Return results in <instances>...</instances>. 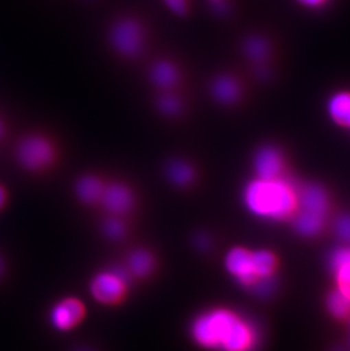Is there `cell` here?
<instances>
[{"mask_svg": "<svg viewBox=\"0 0 350 351\" xmlns=\"http://www.w3.org/2000/svg\"><path fill=\"white\" fill-rule=\"evenodd\" d=\"M84 314V308L78 299L67 298L54 306L50 313V321L60 331L74 328Z\"/></svg>", "mask_w": 350, "mask_h": 351, "instance_id": "cell-13", "label": "cell"}, {"mask_svg": "<svg viewBox=\"0 0 350 351\" xmlns=\"http://www.w3.org/2000/svg\"><path fill=\"white\" fill-rule=\"evenodd\" d=\"M239 53L250 69L251 74L259 77L266 60L271 56V45L268 40L258 34H247L238 45Z\"/></svg>", "mask_w": 350, "mask_h": 351, "instance_id": "cell-11", "label": "cell"}, {"mask_svg": "<svg viewBox=\"0 0 350 351\" xmlns=\"http://www.w3.org/2000/svg\"><path fill=\"white\" fill-rule=\"evenodd\" d=\"M334 351H346V350H345V349H342V348H337V349H334Z\"/></svg>", "mask_w": 350, "mask_h": 351, "instance_id": "cell-31", "label": "cell"}, {"mask_svg": "<svg viewBox=\"0 0 350 351\" xmlns=\"http://www.w3.org/2000/svg\"><path fill=\"white\" fill-rule=\"evenodd\" d=\"M7 132L6 119H3V115L0 114V140L3 139Z\"/></svg>", "mask_w": 350, "mask_h": 351, "instance_id": "cell-28", "label": "cell"}, {"mask_svg": "<svg viewBox=\"0 0 350 351\" xmlns=\"http://www.w3.org/2000/svg\"><path fill=\"white\" fill-rule=\"evenodd\" d=\"M344 264L350 265V247H340L331 252L330 258H329L330 269H334L336 266L344 265Z\"/></svg>", "mask_w": 350, "mask_h": 351, "instance_id": "cell-24", "label": "cell"}, {"mask_svg": "<svg viewBox=\"0 0 350 351\" xmlns=\"http://www.w3.org/2000/svg\"><path fill=\"white\" fill-rule=\"evenodd\" d=\"M129 275L123 269H113L100 273L93 278L91 293L98 302L113 304L122 298Z\"/></svg>", "mask_w": 350, "mask_h": 351, "instance_id": "cell-10", "label": "cell"}, {"mask_svg": "<svg viewBox=\"0 0 350 351\" xmlns=\"http://www.w3.org/2000/svg\"><path fill=\"white\" fill-rule=\"evenodd\" d=\"M327 308L334 317L346 318L350 315V298L339 290L331 292L327 298Z\"/></svg>", "mask_w": 350, "mask_h": 351, "instance_id": "cell-20", "label": "cell"}, {"mask_svg": "<svg viewBox=\"0 0 350 351\" xmlns=\"http://www.w3.org/2000/svg\"><path fill=\"white\" fill-rule=\"evenodd\" d=\"M140 71L147 93L195 88L188 60L182 53L173 49L157 47Z\"/></svg>", "mask_w": 350, "mask_h": 351, "instance_id": "cell-5", "label": "cell"}, {"mask_svg": "<svg viewBox=\"0 0 350 351\" xmlns=\"http://www.w3.org/2000/svg\"><path fill=\"white\" fill-rule=\"evenodd\" d=\"M147 107L149 113L162 122L182 124L195 114V88L148 91Z\"/></svg>", "mask_w": 350, "mask_h": 351, "instance_id": "cell-7", "label": "cell"}, {"mask_svg": "<svg viewBox=\"0 0 350 351\" xmlns=\"http://www.w3.org/2000/svg\"><path fill=\"white\" fill-rule=\"evenodd\" d=\"M57 157L56 140L45 131L27 133L17 143V160L27 171L39 172L49 169L56 162Z\"/></svg>", "mask_w": 350, "mask_h": 351, "instance_id": "cell-9", "label": "cell"}, {"mask_svg": "<svg viewBox=\"0 0 350 351\" xmlns=\"http://www.w3.org/2000/svg\"><path fill=\"white\" fill-rule=\"evenodd\" d=\"M104 232L113 240H119L126 233V226L117 217H110L104 223Z\"/></svg>", "mask_w": 350, "mask_h": 351, "instance_id": "cell-23", "label": "cell"}, {"mask_svg": "<svg viewBox=\"0 0 350 351\" xmlns=\"http://www.w3.org/2000/svg\"><path fill=\"white\" fill-rule=\"evenodd\" d=\"M128 265H129L130 272L133 275L139 276V278H145L152 273L154 266H155V262H154V257L150 252L140 249V250L133 252L129 256Z\"/></svg>", "mask_w": 350, "mask_h": 351, "instance_id": "cell-18", "label": "cell"}, {"mask_svg": "<svg viewBox=\"0 0 350 351\" xmlns=\"http://www.w3.org/2000/svg\"><path fill=\"white\" fill-rule=\"evenodd\" d=\"M205 95L215 107L224 110H237L246 103L249 95L245 74L233 69L211 72L205 81Z\"/></svg>", "mask_w": 350, "mask_h": 351, "instance_id": "cell-6", "label": "cell"}, {"mask_svg": "<svg viewBox=\"0 0 350 351\" xmlns=\"http://www.w3.org/2000/svg\"><path fill=\"white\" fill-rule=\"evenodd\" d=\"M334 231L344 242L350 243V215H341L334 222Z\"/></svg>", "mask_w": 350, "mask_h": 351, "instance_id": "cell-25", "label": "cell"}, {"mask_svg": "<svg viewBox=\"0 0 350 351\" xmlns=\"http://www.w3.org/2000/svg\"><path fill=\"white\" fill-rule=\"evenodd\" d=\"M206 12L216 20H228L235 10L233 0H202Z\"/></svg>", "mask_w": 350, "mask_h": 351, "instance_id": "cell-19", "label": "cell"}, {"mask_svg": "<svg viewBox=\"0 0 350 351\" xmlns=\"http://www.w3.org/2000/svg\"><path fill=\"white\" fill-rule=\"evenodd\" d=\"M325 108L331 122L350 130V90H339L332 93Z\"/></svg>", "mask_w": 350, "mask_h": 351, "instance_id": "cell-15", "label": "cell"}, {"mask_svg": "<svg viewBox=\"0 0 350 351\" xmlns=\"http://www.w3.org/2000/svg\"><path fill=\"white\" fill-rule=\"evenodd\" d=\"M192 339L200 347L218 351H255L259 342L256 325L225 308L209 309L192 322Z\"/></svg>", "mask_w": 350, "mask_h": 351, "instance_id": "cell-2", "label": "cell"}, {"mask_svg": "<svg viewBox=\"0 0 350 351\" xmlns=\"http://www.w3.org/2000/svg\"><path fill=\"white\" fill-rule=\"evenodd\" d=\"M74 1L86 5V6H96V5H100V3H104L105 0H74Z\"/></svg>", "mask_w": 350, "mask_h": 351, "instance_id": "cell-29", "label": "cell"}, {"mask_svg": "<svg viewBox=\"0 0 350 351\" xmlns=\"http://www.w3.org/2000/svg\"><path fill=\"white\" fill-rule=\"evenodd\" d=\"M76 195L86 204L100 202L103 195L105 184L100 178L95 176H84L76 182Z\"/></svg>", "mask_w": 350, "mask_h": 351, "instance_id": "cell-17", "label": "cell"}, {"mask_svg": "<svg viewBox=\"0 0 350 351\" xmlns=\"http://www.w3.org/2000/svg\"><path fill=\"white\" fill-rule=\"evenodd\" d=\"M5 199H6V193H5V191H3V188L0 186V208H1V206L3 205Z\"/></svg>", "mask_w": 350, "mask_h": 351, "instance_id": "cell-30", "label": "cell"}, {"mask_svg": "<svg viewBox=\"0 0 350 351\" xmlns=\"http://www.w3.org/2000/svg\"><path fill=\"white\" fill-rule=\"evenodd\" d=\"M349 328H350V321H349Z\"/></svg>", "mask_w": 350, "mask_h": 351, "instance_id": "cell-34", "label": "cell"}, {"mask_svg": "<svg viewBox=\"0 0 350 351\" xmlns=\"http://www.w3.org/2000/svg\"><path fill=\"white\" fill-rule=\"evenodd\" d=\"M225 266L240 285L250 289L258 297H268L275 290V258L271 252L232 249L225 257Z\"/></svg>", "mask_w": 350, "mask_h": 351, "instance_id": "cell-4", "label": "cell"}, {"mask_svg": "<svg viewBox=\"0 0 350 351\" xmlns=\"http://www.w3.org/2000/svg\"><path fill=\"white\" fill-rule=\"evenodd\" d=\"M329 213V198L316 184L305 186L298 191L297 209L294 212V229L304 237H314L323 230Z\"/></svg>", "mask_w": 350, "mask_h": 351, "instance_id": "cell-8", "label": "cell"}, {"mask_svg": "<svg viewBox=\"0 0 350 351\" xmlns=\"http://www.w3.org/2000/svg\"><path fill=\"white\" fill-rule=\"evenodd\" d=\"M195 245H197V248L202 252H206L209 250L211 247V239L205 234L197 235L195 238Z\"/></svg>", "mask_w": 350, "mask_h": 351, "instance_id": "cell-27", "label": "cell"}, {"mask_svg": "<svg viewBox=\"0 0 350 351\" xmlns=\"http://www.w3.org/2000/svg\"><path fill=\"white\" fill-rule=\"evenodd\" d=\"M283 167V157L275 147H261L255 155L254 169L257 179H278L282 176Z\"/></svg>", "mask_w": 350, "mask_h": 351, "instance_id": "cell-12", "label": "cell"}, {"mask_svg": "<svg viewBox=\"0 0 350 351\" xmlns=\"http://www.w3.org/2000/svg\"><path fill=\"white\" fill-rule=\"evenodd\" d=\"M162 3L178 20H188L195 13V0H162Z\"/></svg>", "mask_w": 350, "mask_h": 351, "instance_id": "cell-21", "label": "cell"}, {"mask_svg": "<svg viewBox=\"0 0 350 351\" xmlns=\"http://www.w3.org/2000/svg\"><path fill=\"white\" fill-rule=\"evenodd\" d=\"M166 176L178 186H188L195 181V166L185 158L171 159L165 166Z\"/></svg>", "mask_w": 350, "mask_h": 351, "instance_id": "cell-16", "label": "cell"}, {"mask_svg": "<svg viewBox=\"0 0 350 351\" xmlns=\"http://www.w3.org/2000/svg\"><path fill=\"white\" fill-rule=\"evenodd\" d=\"M78 351H91V350H89V349H80V350H78Z\"/></svg>", "mask_w": 350, "mask_h": 351, "instance_id": "cell-32", "label": "cell"}, {"mask_svg": "<svg viewBox=\"0 0 350 351\" xmlns=\"http://www.w3.org/2000/svg\"><path fill=\"white\" fill-rule=\"evenodd\" d=\"M102 43L115 63L140 70L157 48L155 22L141 7H119L106 19Z\"/></svg>", "mask_w": 350, "mask_h": 351, "instance_id": "cell-1", "label": "cell"}, {"mask_svg": "<svg viewBox=\"0 0 350 351\" xmlns=\"http://www.w3.org/2000/svg\"><path fill=\"white\" fill-rule=\"evenodd\" d=\"M244 202L249 212L261 219L280 221L294 215L298 190L283 179H255L244 190Z\"/></svg>", "mask_w": 350, "mask_h": 351, "instance_id": "cell-3", "label": "cell"}, {"mask_svg": "<svg viewBox=\"0 0 350 351\" xmlns=\"http://www.w3.org/2000/svg\"><path fill=\"white\" fill-rule=\"evenodd\" d=\"M100 202H103L106 210L112 215H124L132 208L133 195L124 184L112 183L105 186Z\"/></svg>", "mask_w": 350, "mask_h": 351, "instance_id": "cell-14", "label": "cell"}, {"mask_svg": "<svg viewBox=\"0 0 350 351\" xmlns=\"http://www.w3.org/2000/svg\"><path fill=\"white\" fill-rule=\"evenodd\" d=\"M331 271L334 272V278L337 281L338 290L350 298V265L344 264V265L336 266L334 269H331Z\"/></svg>", "mask_w": 350, "mask_h": 351, "instance_id": "cell-22", "label": "cell"}, {"mask_svg": "<svg viewBox=\"0 0 350 351\" xmlns=\"http://www.w3.org/2000/svg\"><path fill=\"white\" fill-rule=\"evenodd\" d=\"M349 349H350V338H349Z\"/></svg>", "mask_w": 350, "mask_h": 351, "instance_id": "cell-33", "label": "cell"}, {"mask_svg": "<svg viewBox=\"0 0 350 351\" xmlns=\"http://www.w3.org/2000/svg\"><path fill=\"white\" fill-rule=\"evenodd\" d=\"M301 6L305 8H310V10H317L320 7L325 6L329 0H296Z\"/></svg>", "mask_w": 350, "mask_h": 351, "instance_id": "cell-26", "label": "cell"}]
</instances>
